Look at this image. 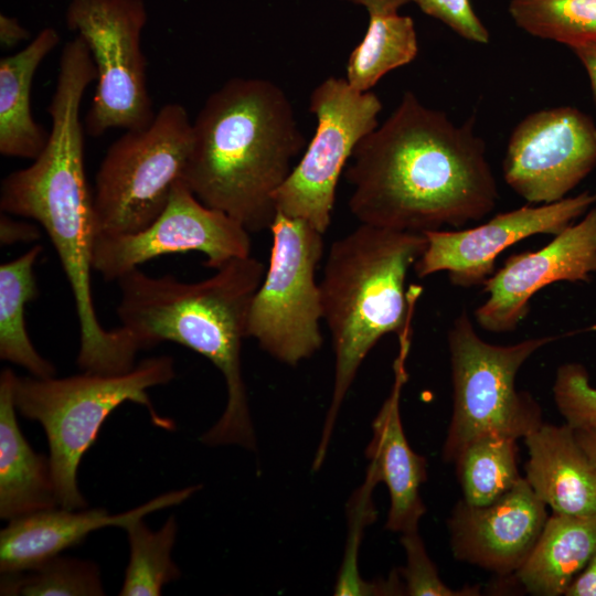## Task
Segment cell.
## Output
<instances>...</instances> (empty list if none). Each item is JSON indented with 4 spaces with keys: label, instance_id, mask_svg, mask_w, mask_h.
Listing matches in <instances>:
<instances>
[{
    "label": "cell",
    "instance_id": "9c48e42d",
    "mask_svg": "<svg viewBox=\"0 0 596 596\" xmlns=\"http://www.w3.org/2000/svg\"><path fill=\"white\" fill-rule=\"evenodd\" d=\"M66 25L88 46L96 67L95 93L85 117L93 137L120 128L139 129L156 113L147 86L141 33L147 23L142 0H71Z\"/></svg>",
    "mask_w": 596,
    "mask_h": 596
},
{
    "label": "cell",
    "instance_id": "30bf717a",
    "mask_svg": "<svg viewBox=\"0 0 596 596\" xmlns=\"http://www.w3.org/2000/svg\"><path fill=\"white\" fill-rule=\"evenodd\" d=\"M316 128L305 151L275 194L276 211L326 233L332 220L337 185L359 142L379 125L382 102L373 92L352 88L330 76L311 92Z\"/></svg>",
    "mask_w": 596,
    "mask_h": 596
},
{
    "label": "cell",
    "instance_id": "7402d4cb",
    "mask_svg": "<svg viewBox=\"0 0 596 596\" xmlns=\"http://www.w3.org/2000/svg\"><path fill=\"white\" fill-rule=\"evenodd\" d=\"M43 247L35 244L0 266V358L32 376H55V366L34 348L25 327V306L38 295L34 266Z\"/></svg>",
    "mask_w": 596,
    "mask_h": 596
},
{
    "label": "cell",
    "instance_id": "52a82bcc",
    "mask_svg": "<svg viewBox=\"0 0 596 596\" xmlns=\"http://www.w3.org/2000/svg\"><path fill=\"white\" fill-rule=\"evenodd\" d=\"M192 145V120L179 103L163 105L149 125L116 139L96 173L97 236L130 234L152 223L184 180Z\"/></svg>",
    "mask_w": 596,
    "mask_h": 596
},
{
    "label": "cell",
    "instance_id": "ba28073f",
    "mask_svg": "<svg viewBox=\"0 0 596 596\" xmlns=\"http://www.w3.org/2000/svg\"><path fill=\"white\" fill-rule=\"evenodd\" d=\"M269 231V264L251 306L247 338L255 339L277 361L295 366L322 344L321 294L316 274L323 256L324 234L279 212Z\"/></svg>",
    "mask_w": 596,
    "mask_h": 596
},
{
    "label": "cell",
    "instance_id": "e0dca14e",
    "mask_svg": "<svg viewBox=\"0 0 596 596\" xmlns=\"http://www.w3.org/2000/svg\"><path fill=\"white\" fill-rule=\"evenodd\" d=\"M392 390L372 423V439L365 454L368 472L389 489L391 505L385 528L406 533L418 530L425 513L419 487L427 478L426 460L406 439L400 415L402 390L407 381L406 360L411 348L412 323L398 336Z\"/></svg>",
    "mask_w": 596,
    "mask_h": 596
},
{
    "label": "cell",
    "instance_id": "6da1fadb",
    "mask_svg": "<svg viewBox=\"0 0 596 596\" xmlns=\"http://www.w3.org/2000/svg\"><path fill=\"white\" fill-rule=\"evenodd\" d=\"M475 123L472 116L456 125L404 92L345 169L352 215L362 224L425 233L461 228L491 213L498 185Z\"/></svg>",
    "mask_w": 596,
    "mask_h": 596
},
{
    "label": "cell",
    "instance_id": "ac0fdd59",
    "mask_svg": "<svg viewBox=\"0 0 596 596\" xmlns=\"http://www.w3.org/2000/svg\"><path fill=\"white\" fill-rule=\"evenodd\" d=\"M525 480L555 513H596V461L576 439L568 424L542 423L524 438Z\"/></svg>",
    "mask_w": 596,
    "mask_h": 596
},
{
    "label": "cell",
    "instance_id": "5bb4252c",
    "mask_svg": "<svg viewBox=\"0 0 596 596\" xmlns=\"http://www.w3.org/2000/svg\"><path fill=\"white\" fill-rule=\"evenodd\" d=\"M595 273L596 204L544 247L510 255L483 283L488 298L475 310V319L489 332L513 331L538 291L560 281L588 283Z\"/></svg>",
    "mask_w": 596,
    "mask_h": 596
},
{
    "label": "cell",
    "instance_id": "2e32d148",
    "mask_svg": "<svg viewBox=\"0 0 596 596\" xmlns=\"http://www.w3.org/2000/svg\"><path fill=\"white\" fill-rule=\"evenodd\" d=\"M200 489L201 485H194L173 490L117 514L102 508L74 511L56 507L11 520L0 532V572L11 574L34 568L79 544L94 531L106 526L125 529L137 519L181 504Z\"/></svg>",
    "mask_w": 596,
    "mask_h": 596
},
{
    "label": "cell",
    "instance_id": "3957f363",
    "mask_svg": "<svg viewBox=\"0 0 596 596\" xmlns=\"http://www.w3.org/2000/svg\"><path fill=\"white\" fill-rule=\"evenodd\" d=\"M265 272V265L248 255L231 259L212 276L193 283L172 275L152 277L139 268L117 280L120 327L140 350L174 342L202 354L222 373L226 405L220 419L200 437L205 445L256 447L241 351Z\"/></svg>",
    "mask_w": 596,
    "mask_h": 596
},
{
    "label": "cell",
    "instance_id": "d4e9b609",
    "mask_svg": "<svg viewBox=\"0 0 596 596\" xmlns=\"http://www.w3.org/2000/svg\"><path fill=\"white\" fill-rule=\"evenodd\" d=\"M137 519L125 526L129 543V561L120 596H159L163 587L178 579L181 572L172 560L178 524L170 515L157 531Z\"/></svg>",
    "mask_w": 596,
    "mask_h": 596
},
{
    "label": "cell",
    "instance_id": "d590c367",
    "mask_svg": "<svg viewBox=\"0 0 596 596\" xmlns=\"http://www.w3.org/2000/svg\"><path fill=\"white\" fill-rule=\"evenodd\" d=\"M574 433L583 449L596 461V426L574 428Z\"/></svg>",
    "mask_w": 596,
    "mask_h": 596
},
{
    "label": "cell",
    "instance_id": "5b68a950",
    "mask_svg": "<svg viewBox=\"0 0 596 596\" xmlns=\"http://www.w3.org/2000/svg\"><path fill=\"white\" fill-rule=\"evenodd\" d=\"M174 375V362L168 355L145 359L120 374L83 372L62 379L15 375L17 411L44 428L60 508L87 505L78 489V466L105 419L118 406L126 402L142 405L155 426L175 428L173 421L158 414L148 395L149 389L169 383Z\"/></svg>",
    "mask_w": 596,
    "mask_h": 596
},
{
    "label": "cell",
    "instance_id": "484cf974",
    "mask_svg": "<svg viewBox=\"0 0 596 596\" xmlns=\"http://www.w3.org/2000/svg\"><path fill=\"white\" fill-rule=\"evenodd\" d=\"M509 13L534 38L570 49L596 43V0H510Z\"/></svg>",
    "mask_w": 596,
    "mask_h": 596
},
{
    "label": "cell",
    "instance_id": "8fae6325",
    "mask_svg": "<svg viewBox=\"0 0 596 596\" xmlns=\"http://www.w3.org/2000/svg\"><path fill=\"white\" fill-rule=\"evenodd\" d=\"M249 232L227 214L202 203L184 180L173 188L164 210L147 227L130 234L96 237L93 268L107 281L169 254L200 252L217 269L251 254Z\"/></svg>",
    "mask_w": 596,
    "mask_h": 596
},
{
    "label": "cell",
    "instance_id": "4fadbf2b",
    "mask_svg": "<svg viewBox=\"0 0 596 596\" xmlns=\"http://www.w3.org/2000/svg\"><path fill=\"white\" fill-rule=\"evenodd\" d=\"M595 204L596 190H586L557 202L499 213L475 227L427 231L414 272L419 278L446 272L450 283L462 288L483 285L505 248L538 234L555 236Z\"/></svg>",
    "mask_w": 596,
    "mask_h": 596
},
{
    "label": "cell",
    "instance_id": "cb8c5ba5",
    "mask_svg": "<svg viewBox=\"0 0 596 596\" xmlns=\"http://www.w3.org/2000/svg\"><path fill=\"white\" fill-rule=\"evenodd\" d=\"M517 440L502 434H486L465 447L454 461L464 501L489 504L522 478L517 465Z\"/></svg>",
    "mask_w": 596,
    "mask_h": 596
},
{
    "label": "cell",
    "instance_id": "d6a6232c",
    "mask_svg": "<svg viewBox=\"0 0 596 596\" xmlns=\"http://www.w3.org/2000/svg\"><path fill=\"white\" fill-rule=\"evenodd\" d=\"M29 31L15 18L3 13L0 15V43L4 49H12L21 41L28 40Z\"/></svg>",
    "mask_w": 596,
    "mask_h": 596
},
{
    "label": "cell",
    "instance_id": "836d02e7",
    "mask_svg": "<svg viewBox=\"0 0 596 596\" xmlns=\"http://www.w3.org/2000/svg\"><path fill=\"white\" fill-rule=\"evenodd\" d=\"M586 71L593 98L596 103V43L571 49Z\"/></svg>",
    "mask_w": 596,
    "mask_h": 596
},
{
    "label": "cell",
    "instance_id": "44dd1931",
    "mask_svg": "<svg viewBox=\"0 0 596 596\" xmlns=\"http://www.w3.org/2000/svg\"><path fill=\"white\" fill-rule=\"evenodd\" d=\"M595 550L596 513L571 515L553 512L514 576L532 595H564Z\"/></svg>",
    "mask_w": 596,
    "mask_h": 596
},
{
    "label": "cell",
    "instance_id": "277c9868",
    "mask_svg": "<svg viewBox=\"0 0 596 596\" xmlns=\"http://www.w3.org/2000/svg\"><path fill=\"white\" fill-rule=\"evenodd\" d=\"M426 243L424 233L360 223L327 253L319 285L334 381L313 470L323 464L338 413L366 355L384 336H398L413 322L423 288L405 283Z\"/></svg>",
    "mask_w": 596,
    "mask_h": 596
},
{
    "label": "cell",
    "instance_id": "9a60e30c",
    "mask_svg": "<svg viewBox=\"0 0 596 596\" xmlns=\"http://www.w3.org/2000/svg\"><path fill=\"white\" fill-rule=\"evenodd\" d=\"M546 504L522 477L486 505L459 501L448 520L454 556L498 575L514 574L547 520Z\"/></svg>",
    "mask_w": 596,
    "mask_h": 596
},
{
    "label": "cell",
    "instance_id": "f546056e",
    "mask_svg": "<svg viewBox=\"0 0 596 596\" xmlns=\"http://www.w3.org/2000/svg\"><path fill=\"white\" fill-rule=\"evenodd\" d=\"M418 9L450 28L462 39L487 44L490 34L475 12L470 0H412Z\"/></svg>",
    "mask_w": 596,
    "mask_h": 596
},
{
    "label": "cell",
    "instance_id": "8992f818",
    "mask_svg": "<svg viewBox=\"0 0 596 596\" xmlns=\"http://www.w3.org/2000/svg\"><path fill=\"white\" fill-rule=\"evenodd\" d=\"M560 338L498 345L479 337L466 311L454 320L447 334L454 404L441 451L445 461L454 462L468 444L486 434L519 439L543 423L539 403L517 390L515 376L533 353Z\"/></svg>",
    "mask_w": 596,
    "mask_h": 596
},
{
    "label": "cell",
    "instance_id": "4316f807",
    "mask_svg": "<svg viewBox=\"0 0 596 596\" xmlns=\"http://www.w3.org/2000/svg\"><path fill=\"white\" fill-rule=\"evenodd\" d=\"M1 595H105L99 567L87 560L56 555L29 571L1 574Z\"/></svg>",
    "mask_w": 596,
    "mask_h": 596
},
{
    "label": "cell",
    "instance_id": "1f68e13d",
    "mask_svg": "<svg viewBox=\"0 0 596 596\" xmlns=\"http://www.w3.org/2000/svg\"><path fill=\"white\" fill-rule=\"evenodd\" d=\"M565 596H596V550L584 568L572 581Z\"/></svg>",
    "mask_w": 596,
    "mask_h": 596
},
{
    "label": "cell",
    "instance_id": "d6986e66",
    "mask_svg": "<svg viewBox=\"0 0 596 596\" xmlns=\"http://www.w3.org/2000/svg\"><path fill=\"white\" fill-rule=\"evenodd\" d=\"M15 373L0 375V518L11 521L60 507L49 457L22 434L13 397Z\"/></svg>",
    "mask_w": 596,
    "mask_h": 596
},
{
    "label": "cell",
    "instance_id": "83f0119b",
    "mask_svg": "<svg viewBox=\"0 0 596 596\" xmlns=\"http://www.w3.org/2000/svg\"><path fill=\"white\" fill-rule=\"evenodd\" d=\"M553 397L566 424L573 428L596 426V387L583 364L570 362L557 369Z\"/></svg>",
    "mask_w": 596,
    "mask_h": 596
},
{
    "label": "cell",
    "instance_id": "4dcf8cb0",
    "mask_svg": "<svg viewBox=\"0 0 596 596\" xmlns=\"http://www.w3.org/2000/svg\"><path fill=\"white\" fill-rule=\"evenodd\" d=\"M11 214L1 212L0 216V242L8 246L15 243H28L38 240L41 235L35 224L11 217Z\"/></svg>",
    "mask_w": 596,
    "mask_h": 596
},
{
    "label": "cell",
    "instance_id": "7a4b0ae2",
    "mask_svg": "<svg viewBox=\"0 0 596 596\" xmlns=\"http://www.w3.org/2000/svg\"><path fill=\"white\" fill-rule=\"evenodd\" d=\"M192 129L190 190L249 233L269 230L275 194L307 145L284 89L266 78H231L206 98Z\"/></svg>",
    "mask_w": 596,
    "mask_h": 596
},
{
    "label": "cell",
    "instance_id": "603a6c76",
    "mask_svg": "<svg viewBox=\"0 0 596 596\" xmlns=\"http://www.w3.org/2000/svg\"><path fill=\"white\" fill-rule=\"evenodd\" d=\"M361 42L345 66V81L359 92H370L393 70L413 62L418 41L413 19L397 12H372Z\"/></svg>",
    "mask_w": 596,
    "mask_h": 596
},
{
    "label": "cell",
    "instance_id": "7c38bea8",
    "mask_svg": "<svg viewBox=\"0 0 596 596\" xmlns=\"http://www.w3.org/2000/svg\"><path fill=\"white\" fill-rule=\"evenodd\" d=\"M596 168V125L572 106L541 109L512 130L502 162L505 183L529 203L561 201Z\"/></svg>",
    "mask_w": 596,
    "mask_h": 596
},
{
    "label": "cell",
    "instance_id": "e575fe53",
    "mask_svg": "<svg viewBox=\"0 0 596 596\" xmlns=\"http://www.w3.org/2000/svg\"><path fill=\"white\" fill-rule=\"evenodd\" d=\"M363 7L368 13L372 12H397L403 6L412 0H344Z\"/></svg>",
    "mask_w": 596,
    "mask_h": 596
},
{
    "label": "cell",
    "instance_id": "f1b7e54d",
    "mask_svg": "<svg viewBox=\"0 0 596 596\" xmlns=\"http://www.w3.org/2000/svg\"><path fill=\"white\" fill-rule=\"evenodd\" d=\"M401 543L406 554V566L402 570L405 595L475 596L479 594L476 587L453 589L441 581L418 531L402 533Z\"/></svg>",
    "mask_w": 596,
    "mask_h": 596
},
{
    "label": "cell",
    "instance_id": "ffe728a7",
    "mask_svg": "<svg viewBox=\"0 0 596 596\" xmlns=\"http://www.w3.org/2000/svg\"><path fill=\"white\" fill-rule=\"evenodd\" d=\"M60 42L53 28L40 31L14 54L0 60V153L35 159L44 149L49 132L35 121L31 89L36 70Z\"/></svg>",
    "mask_w": 596,
    "mask_h": 596
}]
</instances>
